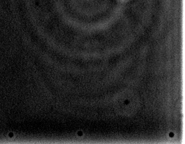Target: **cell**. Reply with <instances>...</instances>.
Here are the masks:
<instances>
[{"instance_id": "cell-1", "label": "cell", "mask_w": 185, "mask_h": 144, "mask_svg": "<svg viewBox=\"0 0 185 144\" xmlns=\"http://www.w3.org/2000/svg\"><path fill=\"white\" fill-rule=\"evenodd\" d=\"M169 136L170 137H173L174 136V134L173 133H170L169 134Z\"/></svg>"}]
</instances>
